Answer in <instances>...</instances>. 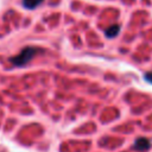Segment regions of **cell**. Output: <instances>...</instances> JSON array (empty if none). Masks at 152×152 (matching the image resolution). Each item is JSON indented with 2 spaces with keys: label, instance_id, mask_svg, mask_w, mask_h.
<instances>
[{
  "label": "cell",
  "instance_id": "obj_2",
  "mask_svg": "<svg viewBox=\"0 0 152 152\" xmlns=\"http://www.w3.org/2000/svg\"><path fill=\"white\" fill-rule=\"evenodd\" d=\"M120 32V26L118 25V24H115V25H112V26H109L107 30H106V36L108 37V38H114L115 36H118V33Z\"/></svg>",
  "mask_w": 152,
  "mask_h": 152
},
{
  "label": "cell",
  "instance_id": "obj_1",
  "mask_svg": "<svg viewBox=\"0 0 152 152\" xmlns=\"http://www.w3.org/2000/svg\"><path fill=\"white\" fill-rule=\"evenodd\" d=\"M42 50L34 46H26L25 49H23L20 51L19 55L14 56L13 58H11V62L15 65V66H23L25 64H27L38 52H40Z\"/></svg>",
  "mask_w": 152,
  "mask_h": 152
},
{
  "label": "cell",
  "instance_id": "obj_4",
  "mask_svg": "<svg viewBox=\"0 0 152 152\" xmlns=\"http://www.w3.org/2000/svg\"><path fill=\"white\" fill-rule=\"evenodd\" d=\"M148 146H150V142H148L147 139H139V140H137V142H135V145H134L135 148L141 150V151L146 150Z\"/></svg>",
  "mask_w": 152,
  "mask_h": 152
},
{
  "label": "cell",
  "instance_id": "obj_5",
  "mask_svg": "<svg viewBox=\"0 0 152 152\" xmlns=\"http://www.w3.org/2000/svg\"><path fill=\"white\" fill-rule=\"evenodd\" d=\"M145 80H146V81H148L150 83H152V71H150V72H146V74H145Z\"/></svg>",
  "mask_w": 152,
  "mask_h": 152
},
{
  "label": "cell",
  "instance_id": "obj_3",
  "mask_svg": "<svg viewBox=\"0 0 152 152\" xmlns=\"http://www.w3.org/2000/svg\"><path fill=\"white\" fill-rule=\"evenodd\" d=\"M44 0H23V5L28 8V10H32V8H36L37 6H39Z\"/></svg>",
  "mask_w": 152,
  "mask_h": 152
}]
</instances>
